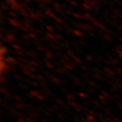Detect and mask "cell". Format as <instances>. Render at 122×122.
Segmentation results:
<instances>
[{
	"label": "cell",
	"mask_w": 122,
	"mask_h": 122,
	"mask_svg": "<svg viewBox=\"0 0 122 122\" xmlns=\"http://www.w3.org/2000/svg\"><path fill=\"white\" fill-rule=\"evenodd\" d=\"M6 49L5 47L0 46V74L6 67Z\"/></svg>",
	"instance_id": "6da1fadb"
}]
</instances>
